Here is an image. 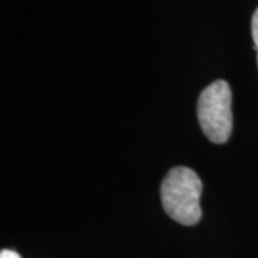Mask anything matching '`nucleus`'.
<instances>
[{"label": "nucleus", "instance_id": "f257e3e1", "mask_svg": "<svg viewBox=\"0 0 258 258\" xmlns=\"http://www.w3.org/2000/svg\"><path fill=\"white\" fill-rule=\"evenodd\" d=\"M203 181L186 166L172 168L161 184V201L164 211L182 225L191 227L201 220Z\"/></svg>", "mask_w": 258, "mask_h": 258}, {"label": "nucleus", "instance_id": "7ed1b4c3", "mask_svg": "<svg viewBox=\"0 0 258 258\" xmlns=\"http://www.w3.org/2000/svg\"><path fill=\"white\" fill-rule=\"evenodd\" d=\"M251 35L254 39V45L257 49V62H258V8L252 15V20H251Z\"/></svg>", "mask_w": 258, "mask_h": 258}, {"label": "nucleus", "instance_id": "f03ea898", "mask_svg": "<svg viewBox=\"0 0 258 258\" xmlns=\"http://www.w3.org/2000/svg\"><path fill=\"white\" fill-rule=\"evenodd\" d=\"M232 93L228 82L215 81L204 89L198 99V120L205 137L214 144H224L232 131Z\"/></svg>", "mask_w": 258, "mask_h": 258}, {"label": "nucleus", "instance_id": "20e7f679", "mask_svg": "<svg viewBox=\"0 0 258 258\" xmlns=\"http://www.w3.org/2000/svg\"><path fill=\"white\" fill-rule=\"evenodd\" d=\"M0 258H22L20 254L13 251V249H2L0 251Z\"/></svg>", "mask_w": 258, "mask_h": 258}]
</instances>
